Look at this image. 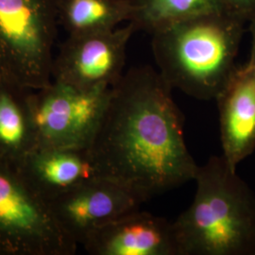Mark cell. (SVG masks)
I'll return each instance as SVG.
<instances>
[{
    "label": "cell",
    "mask_w": 255,
    "mask_h": 255,
    "mask_svg": "<svg viewBox=\"0 0 255 255\" xmlns=\"http://www.w3.org/2000/svg\"><path fill=\"white\" fill-rule=\"evenodd\" d=\"M171 91L149 66L128 70L112 87L88 148L99 177L123 185L143 202L194 180L199 167L185 144Z\"/></svg>",
    "instance_id": "obj_1"
},
{
    "label": "cell",
    "mask_w": 255,
    "mask_h": 255,
    "mask_svg": "<svg viewBox=\"0 0 255 255\" xmlns=\"http://www.w3.org/2000/svg\"><path fill=\"white\" fill-rule=\"evenodd\" d=\"M245 25L226 11H217L156 29L150 34L158 72L172 89L200 101H216L237 68Z\"/></svg>",
    "instance_id": "obj_2"
},
{
    "label": "cell",
    "mask_w": 255,
    "mask_h": 255,
    "mask_svg": "<svg viewBox=\"0 0 255 255\" xmlns=\"http://www.w3.org/2000/svg\"><path fill=\"white\" fill-rule=\"evenodd\" d=\"M194 201L173 221L181 255H255V195L225 158L199 165Z\"/></svg>",
    "instance_id": "obj_3"
},
{
    "label": "cell",
    "mask_w": 255,
    "mask_h": 255,
    "mask_svg": "<svg viewBox=\"0 0 255 255\" xmlns=\"http://www.w3.org/2000/svg\"><path fill=\"white\" fill-rule=\"evenodd\" d=\"M57 0H0V82L38 90L52 82Z\"/></svg>",
    "instance_id": "obj_4"
},
{
    "label": "cell",
    "mask_w": 255,
    "mask_h": 255,
    "mask_svg": "<svg viewBox=\"0 0 255 255\" xmlns=\"http://www.w3.org/2000/svg\"><path fill=\"white\" fill-rule=\"evenodd\" d=\"M77 246L17 165L0 158V255H73Z\"/></svg>",
    "instance_id": "obj_5"
},
{
    "label": "cell",
    "mask_w": 255,
    "mask_h": 255,
    "mask_svg": "<svg viewBox=\"0 0 255 255\" xmlns=\"http://www.w3.org/2000/svg\"><path fill=\"white\" fill-rule=\"evenodd\" d=\"M111 89L81 90L52 81L31 90L37 146L88 149L105 114Z\"/></svg>",
    "instance_id": "obj_6"
},
{
    "label": "cell",
    "mask_w": 255,
    "mask_h": 255,
    "mask_svg": "<svg viewBox=\"0 0 255 255\" xmlns=\"http://www.w3.org/2000/svg\"><path fill=\"white\" fill-rule=\"evenodd\" d=\"M134 32V26L127 23L107 31L67 35L54 56L52 81L81 90L113 87L124 74Z\"/></svg>",
    "instance_id": "obj_7"
},
{
    "label": "cell",
    "mask_w": 255,
    "mask_h": 255,
    "mask_svg": "<svg viewBox=\"0 0 255 255\" xmlns=\"http://www.w3.org/2000/svg\"><path fill=\"white\" fill-rule=\"evenodd\" d=\"M47 203L66 235L82 245L96 230L139 209L143 201L118 182L98 177Z\"/></svg>",
    "instance_id": "obj_8"
},
{
    "label": "cell",
    "mask_w": 255,
    "mask_h": 255,
    "mask_svg": "<svg viewBox=\"0 0 255 255\" xmlns=\"http://www.w3.org/2000/svg\"><path fill=\"white\" fill-rule=\"evenodd\" d=\"M82 246L92 255H181L173 222L139 209L96 230Z\"/></svg>",
    "instance_id": "obj_9"
},
{
    "label": "cell",
    "mask_w": 255,
    "mask_h": 255,
    "mask_svg": "<svg viewBox=\"0 0 255 255\" xmlns=\"http://www.w3.org/2000/svg\"><path fill=\"white\" fill-rule=\"evenodd\" d=\"M216 101L222 156L237 170L255 149V63L237 66Z\"/></svg>",
    "instance_id": "obj_10"
},
{
    "label": "cell",
    "mask_w": 255,
    "mask_h": 255,
    "mask_svg": "<svg viewBox=\"0 0 255 255\" xmlns=\"http://www.w3.org/2000/svg\"><path fill=\"white\" fill-rule=\"evenodd\" d=\"M17 167L27 185L46 202L99 177L88 149L37 146Z\"/></svg>",
    "instance_id": "obj_11"
},
{
    "label": "cell",
    "mask_w": 255,
    "mask_h": 255,
    "mask_svg": "<svg viewBox=\"0 0 255 255\" xmlns=\"http://www.w3.org/2000/svg\"><path fill=\"white\" fill-rule=\"evenodd\" d=\"M30 91L0 82V158L15 165L38 146Z\"/></svg>",
    "instance_id": "obj_12"
},
{
    "label": "cell",
    "mask_w": 255,
    "mask_h": 255,
    "mask_svg": "<svg viewBox=\"0 0 255 255\" xmlns=\"http://www.w3.org/2000/svg\"><path fill=\"white\" fill-rule=\"evenodd\" d=\"M59 25L67 35L102 32L129 23V0H57Z\"/></svg>",
    "instance_id": "obj_13"
},
{
    "label": "cell",
    "mask_w": 255,
    "mask_h": 255,
    "mask_svg": "<svg viewBox=\"0 0 255 255\" xmlns=\"http://www.w3.org/2000/svg\"><path fill=\"white\" fill-rule=\"evenodd\" d=\"M130 22L136 31L152 33L160 27L202 14L225 11L222 0H129Z\"/></svg>",
    "instance_id": "obj_14"
},
{
    "label": "cell",
    "mask_w": 255,
    "mask_h": 255,
    "mask_svg": "<svg viewBox=\"0 0 255 255\" xmlns=\"http://www.w3.org/2000/svg\"><path fill=\"white\" fill-rule=\"evenodd\" d=\"M223 8L229 14L251 24L255 20V0H222Z\"/></svg>",
    "instance_id": "obj_15"
},
{
    "label": "cell",
    "mask_w": 255,
    "mask_h": 255,
    "mask_svg": "<svg viewBox=\"0 0 255 255\" xmlns=\"http://www.w3.org/2000/svg\"><path fill=\"white\" fill-rule=\"evenodd\" d=\"M251 32H252V47H251V55H250V62L255 64V20L251 24Z\"/></svg>",
    "instance_id": "obj_16"
}]
</instances>
